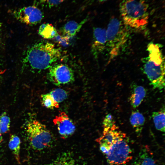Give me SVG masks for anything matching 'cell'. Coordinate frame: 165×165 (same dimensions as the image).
<instances>
[{"instance_id": "7a4b0ae2", "label": "cell", "mask_w": 165, "mask_h": 165, "mask_svg": "<svg viewBox=\"0 0 165 165\" xmlns=\"http://www.w3.org/2000/svg\"><path fill=\"white\" fill-rule=\"evenodd\" d=\"M147 50L148 56L142 60L144 72L154 88L162 90L165 86V60L162 46L150 42Z\"/></svg>"}, {"instance_id": "e0dca14e", "label": "cell", "mask_w": 165, "mask_h": 165, "mask_svg": "<svg viewBox=\"0 0 165 165\" xmlns=\"http://www.w3.org/2000/svg\"><path fill=\"white\" fill-rule=\"evenodd\" d=\"M76 162L70 153L64 152L58 155L50 165H75Z\"/></svg>"}, {"instance_id": "9c48e42d", "label": "cell", "mask_w": 165, "mask_h": 165, "mask_svg": "<svg viewBox=\"0 0 165 165\" xmlns=\"http://www.w3.org/2000/svg\"><path fill=\"white\" fill-rule=\"evenodd\" d=\"M62 138H66L72 135L75 130V126L68 115L64 112H61L53 119Z\"/></svg>"}, {"instance_id": "ffe728a7", "label": "cell", "mask_w": 165, "mask_h": 165, "mask_svg": "<svg viewBox=\"0 0 165 165\" xmlns=\"http://www.w3.org/2000/svg\"><path fill=\"white\" fill-rule=\"evenodd\" d=\"M10 120L6 112L0 115V132L2 134L8 132L9 130Z\"/></svg>"}, {"instance_id": "7402d4cb", "label": "cell", "mask_w": 165, "mask_h": 165, "mask_svg": "<svg viewBox=\"0 0 165 165\" xmlns=\"http://www.w3.org/2000/svg\"><path fill=\"white\" fill-rule=\"evenodd\" d=\"M65 0H36L42 6L51 8L59 5L63 2Z\"/></svg>"}, {"instance_id": "484cf974", "label": "cell", "mask_w": 165, "mask_h": 165, "mask_svg": "<svg viewBox=\"0 0 165 165\" xmlns=\"http://www.w3.org/2000/svg\"><path fill=\"white\" fill-rule=\"evenodd\" d=\"M1 67V63H0V74H1L2 73V70Z\"/></svg>"}, {"instance_id": "9a60e30c", "label": "cell", "mask_w": 165, "mask_h": 165, "mask_svg": "<svg viewBox=\"0 0 165 165\" xmlns=\"http://www.w3.org/2000/svg\"><path fill=\"white\" fill-rule=\"evenodd\" d=\"M38 32L41 36L46 39L53 38L58 35L56 28L52 24L49 23L41 25L39 27Z\"/></svg>"}, {"instance_id": "ba28073f", "label": "cell", "mask_w": 165, "mask_h": 165, "mask_svg": "<svg viewBox=\"0 0 165 165\" xmlns=\"http://www.w3.org/2000/svg\"><path fill=\"white\" fill-rule=\"evenodd\" d=\"M12 13L17 20L30 25H35L40 23L44 17L42 12L35 6L13 10Z\"/></svg>"}, {"instance_id": "5bb4252c", "label": "cell", "mask_w": 165, "mask_h": 165, "mask_svg": "<svg viewBox=\"0 0 165 165\" xmlns=\"http://www.w3.org/2000/svg\"><path fill=\"white\" fill-rule=\"evenodd\" d=\"M130 123L138 134L142 131L145 122V118L138 111L132 112L130 119Z\"/></svg>"}, {"instance_id": "5b68a950", "label": "cell", "mask_w": 165, "mask_h": 165, "mask_svg": "<svg viewBox=\"0 0 165 165\" xmlns=\"http://www.w3.org/2000/svg\"><path fill=\"white\" fill-rule=\"evenodd\" d=\"M26 132L30 145L34 150H42L50 147L52 143L51 132L45 125L37 120L28 123Z\"/></svg>"}, {"instance_id": "30bf717a", "label": "cell", "mask_w": 165, "mask_h": 165, "mask_svg": "<svg viewBox=\"0 0 165 165\" xmlns=\"http://www.w3.org/2000/svg\"><path fill=\"white\" fill-rule=\"evenodd\" d=\"M106 30L101 28H95L93 31L91 46V53L97 58L106 48Z\"/></svg>"}, {"instance_id": "6da1fadb", "label": "cell", "mask_w": 165, "mask_h": 165, "mask_svg": "<svg viewBox=\"0 0 165 165\" xmlns=\"http://www.w3.org/2000/svg\"><path fill=\"white\" fill-rule=\"evenodd\" d=\"M61 56V50L54 44L40 42L28 49L23 59V64L32 69L45 70L59 60Z\"/></svg>"}, {"instance_id": "3957f363", "label": "cell", "mask_w": 165, "mask_h": 165, "mask_svg": "<svg viewBox=\"0 0 165 165\" xmlns=\"http://www.w3.org/2000/svg\"><path fill=\"white\" fill-rule=\"evenodd\" d=\"M148 7L145 0H122L119 5L122 21L128 27L144 29L148 23Z\"/></svg>"}, {"instance_id": "2e32d148", "label": "cell", "mask_w": 165, "mask_h": 165, "mask_svg": "<svg viewBox=\"0 0 165 165\" xmlns=\"http://www.w3.org/2000/svg\"><path fill=\"white\" fill-rule=\"evenodd\" d=\"M21 141L15 134L11 135L9 142V147L14 155L17 161L20 163Z\"/></svg>"}, {"instance_id": "d6986e66", "label": "cell", "mask_w": 165, "mask_h": 165, "mask_svg": "<svg viewBox=\"0 0 165 165\" xmlns=\"http://www.w3.org/2000/svg\"><path fill=\"white\" fill-rule=\"evenodd\" d=\"M41 101L43 106L48 108H58L59 103L56 102L49 93L41 95Z\"/></svg>"}, {"instance_id": "4fadbf2b", "label": "cell", "mask_w": 165, "mask_h": 165, "mask_svg": "<svg viewBox=\"0 0 165 165\" xmlns=\"http://www.w3.org/2000/svg\"><path fill=\"white\" fill-rule=\"evenodd\" d=\"M129 101L132 106L135 108L141 104L145 97L146 91L142 86L134 85L133 86Z\"/></svg>"}, {"instance_id": "7c38bea8", "label": "cell", "mask_w": 165, "mask_h": 165, "mask_svg": "<svg viewBox=\"0 0 165 165\" xmlns=\"http://www.w3.org/2000/svg\"><path fill=\"white\" fill-rule=\"evenodd\" d=\"M132 165H157L150 151L146 146L141 149Z\"/></svg>"}, {"instance_id": "cb8c5ba5", "label": "cell", "mask_w": 165, "mask_h": 165, "mask_svg": "<svg viewBox=\"0 0 165 165\" xmlns=\"http://www.w3.org/2000/svg\"><path fill=\"white\" fill-rule=\"evenodd\" d=\"M94 1H96L97 2H104L106 1H107L108 0H92Z\"/></svg>"}, {"instance_id": "8992f818", "label": "cell", "mask_w": 165, "mask_h": 165, "mask_svg": "<svg viewBox=\"0 0 165 165\" xmlns=\"http://www.w3.org/2000/svg\"><path fill=\"white\" fill-rule=\"evenodd\" d=\"M132 150L125 137L109 145L105 155L108 165H126L132 159Z\"/></svg>"}, {"instance_id": "ac0fdd59", "label": "cell", "mask_w": 165, "mask_h": 165, "mask_svg": "<svg viewBox=\"0 0 165 165\" xmlns=\"http://www.w3.org/2000/svg\"><path fill=\"white\" fill-rule=\"evenodd\" d=\"M152 117L156 129L162 132H164L165 110L164 108L160 111L153 112Z\"/></svg>"}, {"instance_id": "d4e9b609", "label": "cell", "mask_w": 165, "mask_h": 165, "mask_svg": "<svg viewBox=\"0 0 165 165\" xmlns=\"http://www.w3.org/2000/svg\"><path fill=\"white\" fill-rule=\"evenodd\" d=\"M3 141L2 137V134L0 132V146L1 145V143H2Z\"/></svg>"}, {"instance_id": "8fae6325", "label": "cell", "mask_w": 165, "mask_h": 165, "mask_svg": "<svg viewBox=\"0 0 165 165\" xmlns=\"http://www.w3.org/2000/svg\"><path fill=\"white\" fill-rule=\"evenodd\" d=\"M87 20L88 18L87 17L79 23L74 20L67 22L61 28V32L62 35L67 38L73 37L79 32Z\"/></svg>"}, {"instance_id": "277c9868", "label": "cell", "mask_w": 165, "mask_h": 165, "mask_svg": "<svg viewBox=\"0 0 165 165\" xmlns=\"http://www.w3.org/2000/svg\"><path fill=\"white\" fill-rule=\"evenodd\" d=\"M128 28L118 18L110 20L106 33V48L110 59L119 55L127 45L130 36Z\"/></svg>"}, {"instance_id": "603a6c76", "label": "cell", "mask_w": 165, "mask_h": 165, "mask_svg": "<svg viewBox=\"0 0 165 165\" xmlns=\"http://www.w3.org/2000/svg\"><path fill=\"white\" fill-rule=\"evenodd\" d=\"M103 124L104 128H111L116 126L112 116L110 114L105 116L103 121Z\"/></svg>"}, {"instance_id": "44dd1931", "label": "cell", "mask_w": 165, "mask_h": 165, "mask_svg": "<svg viewBox=\"0 0 165 165\" xmlns=\"http://www.w3.org/2000/svg\"><path fill=\"white\" fill-rule=\"evenodd\" d=\"M49 93L54 100L59 104L64 101L68 97L67 92L61 88L53 90Z\"/></svg>"}, {"instance_id": "52a82bcc", "label": "cell", "mask_w": 165, "mask_h": 165, "mask_svg": "<svg viewBox=\"0 0 165 165\" xmlns=\"http://www.w3.org/2000/svg\"><path fill=\"white\" fill-rule=\"evenodd\" d=\"M48 80L53 84L59 86L73 82L74 72L67 64H58L52 65L49 68L47 74Z\"/></svg>"}]
</instances>
